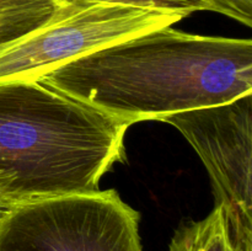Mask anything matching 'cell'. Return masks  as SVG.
Here are the masks:
<instances>
[{"instance_id": "11", "label": "cell", "mask_w": 252, "mask_h": 251, "mask_svg": "<svg viewBox=\"0 0 252 251\" xmlns=\"http://www.w3.org/2000/svg\"><path fill=\"white\" fill-rule=\"evenodd\" d=\"M234 249H235V251H252L251 249H236V248Z\"/></svg>"}, {"instance_id": "6", "label": "cell", "mask_w": 252, "mask_h": 251, "mask_svg": "<svg viewBox=\"0 0 252 251\" xmlns=\"http://www.w3.org/2000/svg\"><path fill=\"white\" fill-rule=\"evenodd\" d=\"M169 251H235L223 211L214 207L204 219L181 224Z\"/></svg>"}, {"instance_id": "9", "label": "cell", "mask_w": 252, "mask_h": 251, "mask_svg": "<svg viewBox=\"0 0 252 251\" xmlns=\"http://www.w3.org/2000/svg\"><path fill=\"white\" fill-rule=\"evenodd\" d=\"M206 10L219 12L236 20L245 26H252V0H201Z\"/></svg>"}, {"instance_id": "5", "label": "cell", "mask_w": 252, "mask_h": 251, "mask_svg": "<svg viewBox=\"0 0 252 251\" xmlns=\"http://www.w3.org/2000/svg\"><path fill=\"white\" fill-rule=\"evenodd\" d=\"M203 161L231 243L252 246V94L169 116Z\"/></svg>"}, {"instance_id": "3", "label": "cell", "mask_w": 252, "mask_h": 251, "mask_svg": "<svg viewBox=\"0 0 252 251\" xmlns=\"http://www.w3.org/2000/svg\"><path fill=\"white\" fill-rule=\"evenodd\" d=\"M184 15L112 2L69 0L36 31L0 47V84L39 81L47 73L110 44L160 27Z\"/></svg>"}, {"instance_id": "7", "label": "cell", "mask_w": 252, "mask_h": 251, "mask_svg": "<svg viewBox=\"0 0 252 251\" xmlns=\"http://www.w3.org/2000/svg\"><path fill=\"white\" fill-rule=\"evenodd\" d=\"M58 5L56 0H0V47L43 26Z\"/></svg>"}, {"instance_id": "4", "label": "cell", "mask_w": 252, "mask_h": 251, "mask_svg": "<svg viewBox=\"0 0 252 251\" xmlns=\"http://www.w3.org/2000/svg\"><path fill=\"white\" fill-rule=\"evenodd\" d=\"M137 211L115 189L20 203L0 223V251H144Z\"/></svg>"}, {"instance_id": "10", "label": "cell", "mask_w": 252, "mask_h": 251, "mask_svg": "<svg viewBox=\"0 0 252 251\" xmlns=\"http://www.w3.org/2000/svg\"><path fill=\"white\" fill-rule=\"evenodd\" d=\"M14 207L15 204L0 192V223H1L2 219L9 214V212L11 211Z\"/></svg>"}, {"instance_id": "1", "label": "cell", "mask_w": 252, "mask_h": 251, "mask_svg": "<svg viewBox=\"0 0 252 251\" xmlns=\"http://www.w3.org/2000/svg\"><path fill=\"white\" fill-rule=\"evenodd\" d=\"M39 83L132 126L252 94V41L160 27L79 57Z\"/></svg>"}, {"instance_id": "8", "label": "cell", "mask_w": 252, "mask_h": 251, "mask_svg": "<svg viewBox=\"0 0 252 251\" xmlns=\"http://www.w3.org/2000/svg\"><path fill=\"white\" fill-rule=\"evenodd\" d=\"M58 4L69 0H56ZM88 1L112 2V4L130 5V6L145 7V9L160 10V11L181 14L185 17L196 11H204L206 6L201 0H88Z\"/></svg>"}, {"instance_id": "2", "label": "cell", "mask_w": 252, "mask_h": 251, "mask_svg": "<svg viewBox=\"0 0 252 251\" xmlns=\"http://www.w3.org/2000/svg\"><path fill=\"white\" fill-rule=\"evenodd\" d=\"M129 125L39 81L0 84V192L15 206L98 191Z\"/></svg>"}]
</instances>
